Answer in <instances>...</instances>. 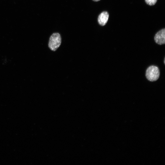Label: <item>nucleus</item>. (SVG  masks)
<instances>
[{
	"label": "nucleus",
	"instance_id": "nucleus-5",
	"mask_svg": "<svg viewBox=\"0 0 165 165\" xmlns=\"http://www.w3.org/2000/svg\"><path fill=\"white\" fill-rule=\"evenodd\" d=\"M157 0H145L146 3L149 5L153 6L156 3Z\"/></svg>",
	"mask_w": 165,
	"mask_h": 165
},
{
	"label": "nucleus",
	"instance_id": "nucleus-6",
	"mask_svg": "<svg viewBox=\"0 0 165 165\" xmlns=\"http://www.w3.org/2000/svg\"><path fill=\"white\" fill-rule=\"evenodd\" d=\"M93 0L95 2H97L100 1V0Z\"/></svg>",
	"mask_w": 165,
	"mask_h": 165
},
{
	"label": "nucleus",
	"instance_id": "nucleus-2",
	"mask_svg": "<svg viewBox=\"0 0 165 165\" xmlns=\"http://www.w3.org/2000/svg\"><path fill=\"white\" fill-rule=\"evenodd\" d=\"M159 69L157 66L152 65L149 67L146 71L145 76L147 79L151 82L155 81L159 78Z\"/></svg>",
	"mask_w": 165,
	"mask_h": 165
},
{
	"label": "nucleus",
	"instance_id": "nucleus-4",
	"mask_svg": "<svg viewBox=\"0 0 165 165\" xmlns=\"http://www.w3.org/2000/svg\"><path fill=\"white\" fill-rule=\"evenodd\" d=\"M109 17L108 13L106 11L102 12L98 16V22L99 24L101 26H104L107 22Z\"/></svg>",
	"mask_w": 165,
	"mask_h": 165
},
{
	"label": "nucleus",
	"instance_id": "nucleus-1",
	"mask_svg": "<svg viewBox=\"0 0 165 165\" xmlns=\"http://www.w3.org/2000/svg\"><path fill=\"white\" fill-rule=\"evenodd\" d=\"M61 43V38L60 35L58 33H54L50 38L48 47L51 50L55 51L59 47Z\"/></svg>",
	"mask_w": 165,
	"mask_h": 165
},
{
	"label": "nucleus",
	"instance_id": "nucleus-3",
	"mask_svg": "<svg viewBox=\"0 0 165 165\" xmlns=\"http://www.w3.org/2000/svg\"><path fill=\"white\" fill-rule=\"evenodd\" d=\"M156 42L160 45L165 43V29L164 28L159 31L154 37Z\"/></svg>",
	"mask_w": 165,
	"mask_h": 165
}]
</instances>
